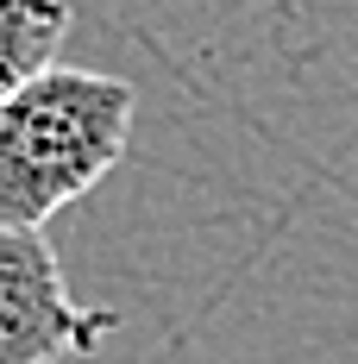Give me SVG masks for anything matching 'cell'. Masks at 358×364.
Instances as JSON below:
<instances>
[{"label": "cell", "instance_id": "obj_2", "mask_svg": "<svg viewBox=\"0 0 358 364\" xmlns=\"http://www.w3.org/2000/svg\"><path fill=\"white\" fill-rule=\"evenodd\" d=\"M113 333L107 308L70 295L63 257L44 232L0 226V364H63L88 358Z\"/></svg>", "mask_w": 358, "mask_h": 364}, {"label": "cell", "instance_id": "obj_3", "mask_svg": "<svg viewBox=\"0 0 358 364\" xmlns=\"http://www.w3.org/2000/svg\"><path fill=\"white\" fill-rule=\"evenodd\" d=\"M63 32H70L63 0H0V101H13L57 63Z\"/></svg>", "mask_w": 358, "mask_h": 364}, {"label": "cell", "instance_id": "obj_1", "mask_svg": "<svg viewBox=\"0 0 358 364\" xmlns=\"http://www.w3.org/2000/svg\"><path fill=\"white\" fill-rule=\"evenodd\" d=\"M132 82L101 70H51L0 101V226L44 232V220L82 201L132 145Z\"/></svg>", "mask_w": 358, "mask_h": 364}]
</instances>
